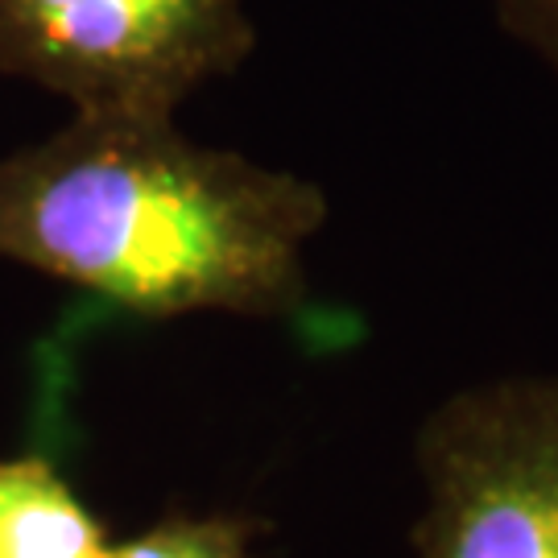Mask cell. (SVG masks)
I'll list each match as a JSON object with an SVG mask.
<instances>
[{
	"label": "cell",
	"instance_id": "obj_3",
	"mask_svg": "<svg viewBox=\"0 0 558 558\" xmlns=\"http://www.w3.org/2000/svg\"><path fill=\"white\" fill-rule=\"evenodd\" d=\"M414 558H558V373L442 398L414 439Z\"/></svg>",
	"mask_w": 558,
	"mask_h": 558
},
{
	"label": "cell",
	"instance_id": "obj_5",
	"mask_svg": "<svg viewBox=\"0 0 558 558\" xmlns=\"http://www.w3.org/2000/svg\"><path fill=\"white\" fill-rule=\"evenodd\" d=\"M269 525L244 513H166L149 530L108 542L100 558H253Z\"/></svg>",
	"mask_w": 558,
	"mask_h": 558
},
{
	"label": "cell",
	"instance_id": "obj_2",
	"mask_svg": "<svg viewBox=\"0 0 558 558\" xmlns=\"http://www.w3.org/2000/svg\"><path fill=\"white\" fill-rule=\"evenodd\" d=\"M253 46L244 0H0V75L75 117H174Z\"/></svg>",
	"mask_w": 558,
	"mask_h": 558
},
{
	"label": "cell",
	"instance_id": "obj_4",
	"mask_svg": "<svg viewBox=\"0 0 558 558\" xmlns=\"http://www.w3.org/2000/svg\"><path fill=\"white\" fill-rule=\"evenodd\" d=\"M108 525L41 451L0 456V558H100Z\"/></svg>",
	"mask_w": 558,
	"mask_h": 558
},
{
	"label": "cell",
	"instance_id": "obj_6",
	"mask_svg": "<svg viewBox=\"0 0 558 558\" xmlns=\"http://www.w3.org/2000/svg\"><path fill=\"white\" fill-rule=\"evenodd\" d=\"M497 21L558 80V0H497Z\"/></svg>",
	"mask_w": 558,
	"mask_h": 558
},
{
	"label": "cell",
	"instance_id": "obj_1",
	"mask_svg": "<svg viewBox=\"0 0 558 558\" xmlns=\"http://www.w3.org/2000/svg\"><path fill=\"white\" fill-rule=\"evenodd\" d=\"M327 216L311 179L199 145L174 117H71L0 154V260L133 319H290Z\"/></svg>",
	"mask_w": 558,
	"mask_h": 558
}]
</instances>
